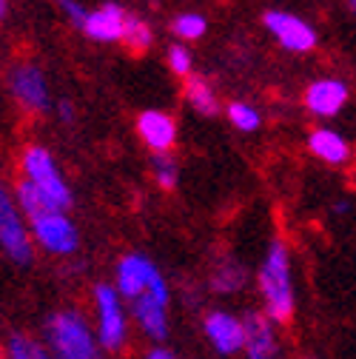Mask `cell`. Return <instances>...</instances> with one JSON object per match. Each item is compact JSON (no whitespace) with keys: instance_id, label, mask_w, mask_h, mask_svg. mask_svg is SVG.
<instances>
[{"instance_id":"2e32d148","label":"cell","mask_w":356,"mask_h":359,"mask_svg":"<svg viewBox=\"0 0 356 359\" xmlns=\"http://www.w3.org/2000/svg\"><path fill=\"white\" fill-rule=\"evenodd\" d=\"M308 151L328 165H345L350 160V143L328 126H320L308 134Z\"/></svg>"},{"instance_id":"f546056e","label":"cell","mask_w":356,"mask_h":359,"mask_svg":"<svg viewBox=\"0 0 356 359\" xmlns=\"http://www.w3.org/2000/svg\"><path fill=\"white\" fill-rule=\"evenodd\" d=\"M348 6H350V9L356 12V0H348Z\"/></svg>"},{"instance_id":"7a4b0ae2","label":"cell","mask_w":356,"mask_h":359,"mask_svg":"<svg viewBox=\"0 0 356 359\" xmlns=\"http://www.w3.org/2000/svg\"><path fill=\"white\" fill-rule=\"evenodd\" d=\"M256 285L262 294L265 313L277 323L285 325L294 317L296 294H294V271H291V251L282 240H274L265 251V259L256 271Z\"/></svg>"},{"instance_id":"277c9868","label":"cell","mask_w":356,"mask_h":359,"mask_svg":"<svg viewBox=\"0 0 356 359\" xmlns=\"http://www.w3.org/2000/svg\"><path fill=\"white\" fill-rule=\"evenodd\" d=\"M32 240L29 219L15 197V189H9L0 177V251L18 265H32Z\"/></svg>"},{"instance_id":"ac0fdd59","label":"cell","mask_w":356,"mask_h":359,"mask_svg":"<svg viewBox=\"0 0 356 359\" xmlns=\"http://www.w3.org/2000/svg\"><path fill=\"white\" fill-rule=\"evenodd\" d=\"M245 268L240 262H222L214 268V274H211V291L219 294V297H231L237 291L245 288Z\"/></svg>"},{"instance_id":"ba28073f","label":"cell","mask_w":356,"mask_h":359,"mask_svg":"<svg viewBox=\"0 0 356 359\" xmlns=\"http://www.w3.org/2000/svg\"><path fill=\"white\" fill-rule=\"evenodd\" d=\"M9 92L29 114H43L52 109L49 80L37 63H20L9 72Z\"/></svg>"},{"instance_id":"52a82bcc","label":"cell","mask_w":356,"mask_h":359,"mask_svg":"<svg viewBox=\"0 0 356 359\" xmlns=\"http://www.w3.org/2000/svg\"><path fill=\"white\" fill-rule=\"evenodd\" d=\"M128 305H131V320H135L137 331L146 339H151V342H165L168 339V334H171V325H168L171 291H168V283H165L163 274H157V280L143 294L128 299Z\"/></svg>"},{"instance_id":"6da1fadb","label":"cell","mask_w":356,"mask_h":359,"mask_svg":"<svg viewBox=\"0 0 356 359\" xmlns=\"http://www.w3.org/2000/svg\"><path fill=\"white\" fill-rule=\"evenodd\" d=\"M15 197L29 219V229L34 243L55 257H71L80 248V231L69 217V208H60L57 203H52L37 186H32L23 177L15 186Z\"/></svg>"},{"instance_id":"5b68a950","label":"cell","mask_w":356,"mask_h":359,"mask_svg":"<svg viewBox=\"0 0 356 359\" xmlns=\"http://www.w3.org/2000/svg\"><path fill=\"white\" fill-rule=\"evenodd\" d=\"M95 328L100 348L106 353H120L128 342V311L123 305V294L114 283L95 285Z\"/></svg>"},{"instance_id":"83f0119b","label":"cell","mask_w":356,"mask_h":359,"mask_svg":"<svg viewBox=\"0 0 356 359\" xmlns=\"http://www.w3.org/2000/svg\"><path fill=\"white\" fill-rule=\"evenodd\" d=\"M9 15V0H0V20Z\"/></svg>"},{"instance_id":"d4e9b609","label":"cell","mask_w":356,"mask_h":359,"mask_svg":"<svg viewBox=\"0 0 356 359\" xmlns=\"http://www.w3.org/2000/svg\"><path fill=\"white\" fill-rule=\"evenodd\" d=\"M57 6H60V12L66 15V20H69L71 26L83 29V23H85V15H88V9H83V4H80V0H57Z\"/></svg>"},{"instance_id":"ffe728a7","label":"cell","mask_w":356,"mask_h":359,"mask_svg":"<svg viewBox=\"0 0 356 359\" xmlns=\"http://www.w3.org/2000/svg\"><path fill=\"white\" fill-rule=\"evenodd\" d=\"M151 177L163 191H171L180 180V165H177L171 151H151Z\"/></svg>"},{"instance_id":"3957f363","label":"cell","mask_w":356,"mask_h":359,"mask_svg":"<svg viewBox=\"0 0 356 359\" xmlns=\"http://www.w3.org/2000/svg\"><path fill=\"white\" fill-rule=\"evenodd\" d=\"M43 342L52 356L60 359H95L103 353L97 328H92L80 311H55L43 323Z\"/></svg>"},{"instance_id":"30bf717a","label":"cell","mask_w":356,"mask_h":359,"mask_svg":"<svg viewBox=\"0 0 356 359\" xmlns=\"http://www.w3.org/2000/svg\"><path fill=\"white\" fill-rule=\"evenodd\" d=\"M203 331H205L208 345L219 356H234L245 348L242 317H234L228 311H208L203 320Z\"/></svg>"},{"instance_id":"4316f807","label":"cell","mask_w":356,"mask_h":359,"mask_svg":"<svg viewBox=\"0 0 356 359\" xmlns=\"http://www.w3.org/2000/svg\"><path fill=\"white\" fill-rule=\"evenodd\" d=\"M177 353H174V348H168V345H160V342H154L149 351H146V359H174Z\"/></svg>"},{"instance_id":"5bb4252c","label":"cell","mask_w":356,"mask_h":359,"mask_svg":"<svg viewBox=\"0 0 356 359\" xmlns=\"http://www.w3.org/2000/svg\"><path fill=\"white\" fill-rule=\"evenodd\" d=\"M137 137L149 151H171L177 146V120L160 109H146L137 117Z\"/></svg>"},{"instance_id":"484cf974","label":"cell","mask_w":356,"mask_h":359,"mask_svg":"<svg viewBox=\"0 0 356 359\" xmlns=\"http://www.w3.org/2000/svg\"><path fill=\"white\" fill-rule=\"evenodd\" d=\"M55 114H57V120H60L63 126H74V120H77V109H74L71 100H57Z\"/></svg>"},{"instance_id":"cb8c5ba5","label":"cell","mask_w":356,"mask_h":359,"mask_svg":"<svg viewBox=\"0 0 356 359\" xmlns=\"http://www.w3.org/2000/svg\"><path fill=\"white\" fill-rule=\"evenodd\" d=\"M165 60H168V69H171L177 77H189V74H194V55H191L186 46H180V43L168 49Z\"/></svg>"},{"instance_id":"8992f818","label":"cell","mask_w":356,"mask_h":359,"mask_svg":"<svg viewBox=\"0 0 356 359\" xmlns=\"http://www.w3.org/2000/svg\"><path fill=\"white\" fill-rule=\"evenodd\" d=\"M20 168H23V177L29 180V183L37 186L52 203H57L60 208H71V203H74L71 189L66 183V177H63L55 154L46 146H37V143L26 146L23 154H20Z\"/></svg>"},{"instance_id":"f1b7e54d","label":"cell","mask_w":356,"mask_h":359,"mask_svg":"<svg viewBox=\"0 0 356 359\" xmlns=\"http://www.w3.org/2000/svg\"><path fill=\"white\" fill-rule=\"evenodd\" d=\"M348 208H350V205H348V203H345V200H342V203H336V208H334V211H336V214H345V211H348Z\"/></svg>"},{"instance_id":"8fae6325","label":"cell","mask_w":356,"mask_h":359,"mask_svg":"<svg viewBox=\"0 0 356 359\" xmlns=\"http://www.w3.org/2000/svg\"><path fill=\"white\" fill-rule=\"evenodd\" d=\"M160 274V268L151 262V257L146 254H125L117 259L114 265V285L123 294V299H135L137 294H143Z\"/></svg>"},{"instance_id":"d6986e66","label":"cell","mask_w":356,"mask_h":359,"mask_svg":"<svg viewBox=\"0 0 356 359\" xmlns=\"http://www.w3.org/2000/svg\"><path fill=\"white\" fill-rule=\"evenodd\" d=\"M6 353L12 356V359H46V356H52L49 353V348L43 345V342H37L34 337H29V334H23V331H12L9 337H6Z\"/></svg>"},{"instance_id":"44dd1931","label":"cell","mask_w":356,"mask_h":359,"mask_svg":"<svg viewBox=\"0 0 356 359\" xmlns=\"http://www.w3.org/2000/svg\"><path fill=\"white\" fill-rule=\"evenodd\" d=\"M226 114H228V123H231L237 131H242V134H251V131H256V128L262 126V114H259L251 103H242V100L228 103Z\"/></svg>"},{"instance_id":"603a6c76","label":"cell","mask_w":356,"mask_h":359,"mask_svg":"<svg viewBox=\"0 0 356 359\" xmlns=\"http://www.w3.org/2000/svg\"><path fill=\"white\" fill-rule=\"evenodd\" d=\"M205 32H208V20L197 12H183V15L174 18V34L180 40H186V43H194V40L205 37Z\"/></svg>"},{"instance_id":"7c38bea8","label":"cell","mask_w":356,"mask_h":359,"mask_svg":"<svg viewBox=\"0 0 356 359\" xmlns=\"http://www.w3.org/2000/svg\"><path fill=\"white\" fill-rule=\"evenodd\" d=\"M350 100V88L345 80L339 77H322V80H314L308 88H305V109L314 114V117H322V120H331L336 117Z\"/></svg>"},{"instance_id":"e0dca14e","label":"cell","mask_w":356,"mask_h":359,"mask_svg":"<svg viewBox=\"0 0 356 359\" xmlns=\"http://www.w3.org/2000/svg\"><path fill=\"white\" fill-rule=\"evenodd\" d=\"M186 100H189V106H191L200 117H214V114H219V97H217L214 86H211L205 77H197V74H189V77H186Z\"/></svg>"},{"instance_id":"7402d4cb","label":"cell","mask_w":356,"mask_h":359,"mask_svg":"<svg viewBox=\"0 0 356 359\" xmlns=\"http://www.w3.org/2000/svg\"><path fill=\"white\" fill-rule=\"evenodd\" d=\"M123 40H125V46H128L131 52H146V49L151 46V43H154V32H151V26H149L143 18L128 15Z\"/></svg>"},{"instance_id":"9c48e42d","label":"cell","mask_w":356,"mask_h":359,"mask_svg":"<svg viewBox=\"0 0 356 359\" xmlns=\"http://www.w3.org/2000/svg\"><path fill=\"white\" fill-rule=\"evenodd\" d=\"M265 29L268 34L280 43L285 52H294V55H305L317 46V29L310 26L308 20H302L299 15H291V12H282V9H274V12H265L262 18Z\"/></svg>"},{"instance_id":"9a60e30c","label":"cell","mask_w":356,"mask_h":359,"mask_svg":"<svg viewBox=\"0 0 356 359\" xmlns=\"http://www.w3.org/2000/svg\"><path fill=\"white\" fill-rule=\"evenodd\" d=\"M125 20H128V12L120 4H103L85 15L83 32L95 43H120L125 34Z\"/></svg>"},{"instance_id":"4fadbf2b","label":"cell","mask_w":356,"mask_h":359,"mask_svg":"<svg viewBox=\"0 0 356 359\" xmlns=\"http://www.w3.org/2000/svg\"><path fill=\"white\" fill-rule=\"evenodd\" d=\"M245 328V348L242 353L251 359H271L280 353V339H277V323L265 311H248L242 317Z\"/></svg>"}]
</instances>
